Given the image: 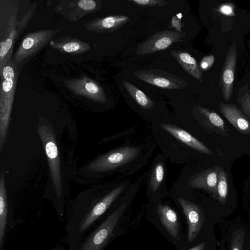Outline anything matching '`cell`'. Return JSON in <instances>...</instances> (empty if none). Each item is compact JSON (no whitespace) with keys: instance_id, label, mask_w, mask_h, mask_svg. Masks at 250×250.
<instances>
[{"instance_id":"cell-33","label":"cell","mask_w":250,"mask_h":250,"mask_svg":"<svg viewBox=\"0 0 250 250\" xmlns=\"http://www.w3.org/2000/svg\"><path fill=\"white\" fill-rule=\"evenodd\" d=\"M51 250H64V248L62 246L57 245V246H56L55 247H54Z\"/></svg>"},{"instance_id":"cell-18","label":"cell","mask_w":250,"mask_h":250,"mask_svg":"<svg viewBox=\"0 0 250 250\" xmlns=\"http://www.w3.org/2000/svg\"><path fill=\"white\" fill-rule=\"evenodd\" d=\"M51 47L62 53L73 56L82 54L88 51L89 42H85L70 35H64L53 40L49 43Z\"/></svg>"},{"instance_id":"cell-34","label":"cell","mask_w":250,"mask_h":250,"mask_svg":"<svg viewBox=\"0 0 250 250\" xmlns=\"http://www.w3.org/2000/svg\"><path fill=\"white\" fill-rule=\"evenodd\" d=\"M247 42H248V45L249 46V47L250 50V40L248 41Z\"/></svg>"},{"instance_id":"cell-19","label":"cell","mask_w":250,"mask_h":250,"mask_svg":"<svg viewBox=\"0 0 250 250\" xmlns=\"http://www.w3.org/2000/svg\"><path fill=\"white\" fill-rule=\"evenodd\" d=\"M16 16L9 19L5 33L0 42V70L12 59L15 43L18 38L16 29Z\"/></svg>"},{"instance_id":"cell-31","label":"cell","mask_w":250,"mask_h":250,"mask_svg":"<svg viewBox=\"0 0 250 250\" xmlns=\"http://www.w3.org/2000/svg\"><path fill=\"white\" fill-rule=\"evenodd\" d=\"M171 27H173L175 30L179 32H182V27L183 25L181 20L177 16H173L171 21Z\"/></svg>"},{"instance_id":"cell-26","label":"cell","mask_w":250,"mask_h":250,"mask_svg":"<svg viewBox=\"0 0 250 250\" xmlns=\"http://www.w3.org/2000/svg\"><path fill=\"white\" fill-rule=\"evenodd\" d=\"M37 2L33 3L29 7V9L24 16L20 21H17L16 29L18 33V37L21 34L25 29L29 21L34 15L37 8Z\"/></svg>"},{"instance_id":"cell-21","label":"cell","mask_w":250,"mask_h":250,"mask_svg":"<svg viewBox=\"0 0 250 250\" xmlns=\"http://www.w3.org/2000/svg\"><path fill=\"white\" fill-rule=\"evenodd\" d=\"M156 212L162 224L168 233L175 239H179L180 226L177 215L167 204L158 203Z\"/></svg>"},{"instance_id":"cell-5","label":"cell","mask_w":250,"mask_h":250,"mask_svg":"<svg viewBox=\"0 0 250 250\" xmlns=\"http://www.w3.org/2000/svg\"><path fill=\"white\" fill-rule=\"evenodd\" d=\"M127 206L123 202L96 224L79 241L69 246V250H104L114 236V231Z\"/></svg>"},{"instance_id":"cell-13","label":"cell","mask_w":250,"mask_h":250,"mask_svg":"<svg viewBox=\"0 0 250 250\" xmlns=\"http://www.w3.org/2000/svg\"><path fill=\"white\" fill-rule=\"evenodd\" d=\"M64 83L77 95L99 103H104L107 101L103 88L97 82L84 75L79 78L65 80Z\"/></svg>"},{"instance_id":"cell-29","label":"cell","mask_w":250,"mask_h":250,"mask_svg":"<svg viewBox=\"0 0 250 250\" xmlns=\"http://www.w3.org/2000/svg\"><path fill=\"white\" fill-rule=\"evenodd\" d=\"M214 57L213 55L205 57L201 61L200 68L201 70L207 71L213 65L214 62Z\"/></svg>"},{"instance_id":"cell-16","label":"cell","mask_w":250,"mask_h":250,"mask_svg":"<svg viewBox=\"0 0 250 250\" xmlns=\"http://www.w3.org/2000/svg\"><path fill=\"white\" fill-rule=\"evenodd\" d=\"M236 60L237 47L234 42L228 49L220 78L222 97L226 102L230 100L232 94Z\"/></svg>"},{"instance_id":"cell-35","label":"cell","mask_w":250,"mask_h":250,"mask_svg":"<svg viewBox=\"0 0 250 250\" xmlns=\"http://www.w3.org/2000/svg\"><path fill=\"white\" fill-rule=\"evenodd\" d=\"M249 249H250V246L249 247Z\"/></svg>"},{"instance_id":"cell-22","label":"cell","mask_w":250,"mask_h":250,"mask_svg":"<svg viewBox=\"0 0 250 250\" xmlns=\"http://www.w3.org/2000/svg\"><path fill=\"white\" fill-rule=\"evenodd\" d=\"M171 55L188 74L202 83L203 74L196 60L184 50H171Z\"/></svg>"},{"instance_id":"cell-8","label":"cell","mask_w":250,"mask_h":250,"mask_svg":"<svg viewBox=\"0 0 250 250\" xmlns=\"http://www.w3.org/2000/svg\"><path fill=\"white\" fill-rule=\"evenodd\" d=\"M167 158L158 154L152 160L146 179V189L150 199L163 197L168 194L167 186Z\"/></svg>"},{"instance_id":"cell-6","label":"cell","mask_w":250,"mask_h":250,"mask_svg":"<svg viewBox=\"0 0 250 250\" xmlns=\"http://www.w3.org/2000/svg\"><path fill=\"white\" fill-rule=\"evenodd\" d=\"M47 156L50 176L57 198L62 196L60 158L54 131L49 123H40L37 128Z\"/></svg>"},{"instance_id":"cell-20","label":"cell","mask_w":250,"mask_h":250,"mask_svg":"<svg viewBox=\"0 0 250 250\" xmlns=\"http://www.w3.org/2000/svg\"><path fill=\"white\" fill-rule=\"evenodd\" d=\"M220 112L228 122L240 133L250 135V122L235 104H225L221 101L219 104Z\"/></svg>"},{"instance_id":"cell-4","label":"cell","mask_w":250,"mask_h":250,"mask_svg":"<svg viewBox=\"0 0 250 250\" xmlns=\"http://www.w3.org/2000/svg\"><path fill=\"white\" fill-rule=\"evenodd\" d=\"M20 70L10 60L0 70V153L7 140L12 105Z\"/></svg>"},{"instance_id":"cell-23","label":"cell","mask_w":250,"mask_h":250,"mask_svg":"<svg viewBox=\"0 0 250 250\" xmlns=\"http://www.w3.org/2000/svg\"><path fill=\"white\" fill-rule=\"evenodd\" d=\"M123 84L130 96L143 111H151L154 108L156 103L140 89L127 81H124Z\"/></svg>"},{"instance_id":"cell-12","label":"cell","mask_w":250,"mask_h":250,"mask_svg":"<svg viewBox=\"0 0 250 250\" xmlns=\"http://www.w3.org/2000/svg\"><path fill=\"white\" fill-rule=\"evenodd\" d=\"M186 33L175 30H165L157 32L140 44L136 50L138 55H147L164 50L179 42Z\"/></svg>"},{"instance_id":"cell-30","label":"cell","mask_w":250,"mask_h":250,"mask_svg":"<svg viewBox=\"0 0 250 250\" xmlns=\"http://www.w3.org/2000/svg\"><path fill=\"white\" fill-rule=\"evenodd\" d=\"M218 11L221 14L227 16H234L233 6L231 3L223 4L218 8Z\"/></svg>"},{"instance_id":"cell-7","label":"cell","mask_w":250,"mask_h":250,"mask_svg":"<svg viewBox=\"0 0 250 250\" xmlns=\"http://www.w3.org/2000/svg\"><path fill=\"white\" fill-rule=\"evenodd\" d=\"M61 29H43L32 32L22 39L12 60L21 70L22 66L53 40Z\"/></svg>"},{"instance_id":"cell-2","label":"cell","mask_w":250,"mask_h":250,"mask_svg":"<svg viewBox=\"0 0 250 250\" xmlns=\"http://www.w3.org/2000/svg\"><path fill=\"white\" fill-rule=\"evenodd\" d=\"M151 129L157 146L173 164L188 165L196 153L213 154L208 146L173 118L166 117L153 122Z\"/></svg>"},{"instance_id":"cell-25","label":"cell","mask_w":250,"mask_h":250,"mask_svg":"<svg viewBox=\"0 0 250 250\" xmlns=\"http://www.w3.org/2000/svg\"><path fill=\"white\" fill-rule=\"evenodd\" d=\"M237 101L245 114L250 120V88L247 90L243 87L240 88Z\"/></svg>"},{"instance_id":"cell-15","label":"cell","mask_w":250,"mask_h":250,"mask_svg":"<svg viewBox=\"0 0 250 250\" xmlns=\"http://www.w3.org/2000/svg\"><path fill=\"white\" fill-rule=\"evenodd\" d=\"M177 201L183 208L188 224V242L191 243L197 237L205 221L201 208L184 196H178Z\"/></svg>"},{"instance_id":"cell-1","label":"cell","mask_w":250,"mask_h":250,"mask_svg":"<svg viewBox=\"0 0 250 250\" xmlns=\"http://www.w3.org/2000/svg\"><path fill=\"white\" fill-rule=\"evenodd\" d=\"M157 146L152 135L138 141L129 138L121 146L95 159L87 168L103 175L118 174L124 180L146 165Z\"/></svg>"},{"instance_id":"cell-17","label":"cell","mask_w":250,"mask_h":250,"mask_svg":"<svg viewBox=\"0 0 250 250\" xmlns=\"http://www.w3.org/2000/svg\"><path fill=\"white\" fill-rule=\"evenodd\" d=\"M130 18L125 15L109 16L93 19L85 23V30L97 33H112L125 24Z\"/></svg>"},{"instance_id":"cell-3","label":"cell","mask_w":250,"mask_h":250,"mask_svg":"<svg viewBox=\"0 0 250 250\" xmlns=\"http://www.w3.org/2000/svg\"><path fill=\"white\" fill-rule=\"evenodd\" d=\"M131 183L130 178L117 181L102 196L77 200L65 226L66 243L69 246L81 240L125 193Z\"/></svg>"},{"instance_id":"cell-24","label":"cell","mask_w":250,"mask_h":250,"mask_svg":"<svg viewBox=\"0 0 250 250\" xmlns=\"http://www.w3.org/2000/svg\"><path fill=\"white\" fill-rule=\"evenodd\" d=\"M228 193V174L224 169L220 167L216 194L214 198L217 200L221 204L224 205L227 202Z\"/></svg>"},{"instance_id":"cell-10","label":"cell","mask_w":250,"mask_h":250,"mask_svg":"<svg viewBox=\"0 0 250 250\" xmlns=\"http://www.w3.org/2000/svg\"><path fill=\"white\" fill-rule=\"evenodd\" d=\"M193 119L208 133L229 136L230 129L223 119L214 111L196 105L191 109Z\"/></svg>"},{"instance_id":"cell-9","label":"cell","mask_w":250,"mask_h":250,"mask_svg":"<svg viewBox=\"0 0 250 250\" xmlns=\"http://www.w3.org/2000/svg\"><path fill=\"white\" fill-rule=\"evenodd\" d=\"M133 75L141 81L166 89L181 90L188 85L184 79L159 69L137 70Z\"/></svg>"},{"instance_id":"cell-32","label":"cell","mask_w":250,"mask_h":250,"mask_svg":"<svg viewBox=\"0 0 250 250\" xmlns=\"http://www.w3.org/2000/svg\"><path fill=\"white\" fill-rule=\"evenodd\" d=\"M206 245V242H203L188 250H204Z\"/></svg>"},{"instance_id":"cell-27","label":"cell","mask_w":250,"mask_h":250,"mask_svg":"<svg viewBox=\"0 0 250 250\" xmlns=\"http://www.w3.org/2000/svg\"><path fill=\"white\" fill-rule=\"evenodd\" d=\"M245 232L241 229L234 231L231 236L230 250H243Z\"/></svg>"},{"instance_id":"cell-11","label":"cell","mask_w":250,"mask_h":250,"mask_svg":"<svg viewBox=\"0 0 250 250\" xmlns=\"http://www.w3.org/2000/svg\"><path fill=\"white\" fill-rule=\"evenodd\" d=\"M102 7L101 0H63L58 3L55 10L70 21L75 22L88 14L98 11Z\"/></svg>"},{"instance_id":"cell-28","label":"cell","mask_w":250,"mask_h":250,"mask_svg":"<svg viewBox=\"0 0 250 250\" xmlns=\"http://www.w3.org/2000/svg\"><path fill=\"white\" fill-rule=\"evenodd\" d=\"M128 1L142 6L163 7L168 4V2L164 0H128Z\"/></svg>"},{"instance_id":"cell-14","label":"cell","mask_w":250,"mask_h":250,"mask_svg":"<svg viewBox=\"0 0 250 250\" xmlns=\"http://www.w3.org/2000/svg\"><path fill=\"white\" fill-rule=\"evenodd\" d=\"M21 222L13 218L5 188V170L2 168L0 177V250H3L7 234Z\"/></svg>"}]
</instances>
